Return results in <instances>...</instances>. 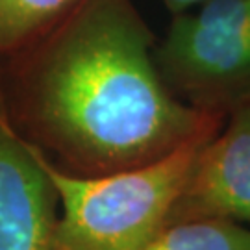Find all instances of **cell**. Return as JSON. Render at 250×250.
<instances>
[{
    "label": "cell",
    "mask_w": 250,
    "mask_h": 250,
    "mask_svg": "<svg viewBox=\"0 0 250 250\" xmlns=\"http://www.w3.org/2000/svg\"><path fill=\"white\" fill-rule=\"evenodd\" d=\"M217 130L146 165L102 176L63 172L41 152L62 206L54 250H134L150 239L167 226L200 146Z\"/></svg>",
    "instance_id": "cell-2"
},
{
    "label": "cell",
    "mask_w": 250,
    "mask_h": 250,
    "mask_svg": "<svg viewBox=\"0 0 250 250\" xmlns=\"http://www.w3.org/2000/svg\"><path fill=\"white\" fill-rule=\"evenodd\" d=\"M154 60L180 100L226 119L250 100V0H208L172 15Z\"/></svg>",
    "instance_id": "cell-3"
},
{
    "label": "cell",
    "mask_w": 250,
    "mask_h": 250,
    "mask_svg": "<svg viewBox=\"0 0 250 250\" xmlns=\"http://www.w3.org/2000/svg\"><path fill=\"white\" fill-rule=\"evenodd\" d=\"M58 206L43 154L15 130L0 99V250H54Z\"/></svg>",
    "instance_id": "cell-5"
},
{
    "label": "cell",
    "mask_w": 250,
    "mask_h": 250,
    "mask_svg": "<svg viewBox=\"0 0 250 250\" xmlns=\"http://www.w3.org/2000/svg\"><path fill=\"white\" fill-rule=\"evenodd\" d=\"M204 2H208V0H163V4L167 6L170 15H178V13H184L189 9H195Z\"/></svg>",
    "instance_id": "cell-8"
},
{
    "label": "cell",
    "mask_w": 250,
    "mask_h": 250,
    "mask_svg": "<svg viewBox=\"0 0 250 250\" xmlns=\"http://www.w3.org/2000/svg\"><path fill=\"white\" fill-rule=\"evenodd\" d=\"M83 0H0V63L56 28Z\"/></svg>",
    "instance_id": "cell-6"
},
{
    "label": "cell",
    "mask_w": 250,
    "mask_h": 250,
    "mask_svg": "<svg viewBox=\"0 0 250 250\" xmlns=\"http://www.w3.org/2000/svg\"><path fill=\"white\" fill-rule=\"evenodd\" d=\"M134 250H250V228L224 219L163 226Z\"/></svg>",
    "instance_id": "cell-7"
},
{
    "label": "cell",
    "mask_w": 250,
    "mask_h": 250,
    "mask_svg": "<svg viewBox=\"0 0 250 250\" xmlns=\"http://www.w3.org/2000/svg\"><path fill=\"white\" fill-rule=\"evenodd\" d=\"M197 219L250 224V100L200 146L167 224Z\"/></svg>",
    "instance_id": "cell-4"
},
{
    "label": "cell",
    "mask_w": 250,
    "mask_h": 250,
    "mask_svg": "<svg viewBox=\"0 0 250 250\" xmlns=\"http://www.w3.org/2000/svg\"><path fill=\"white\" fill-rule=\"evenodd\" d=\"M132 0H83L46 36L0 63V99L54 167L102 176L146 165L224 117L180 100L154 60Z\"/></svg>",
    "instance_id": "cell-1"
}]
</instances>
